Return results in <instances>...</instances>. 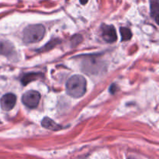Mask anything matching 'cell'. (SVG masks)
I'll use <instances>...</instances> for the list:
<instances>
[{
	"label": "cell",
	"mask_w": 159,
	"mask_h": 159,
	"mask_svg": "<svg viewBox=\"0 0 159 159\" xmlns=\"http://www.w3.org/2000/svg\"><path fill=\"white\" fill-rule=\"evenodd\" d=\"M45 27L41 24H34L26 26L23 33V40L25 43H37L43 39Z\"/></svg>",
	"instance_id": "cell-2"
},
{
	"label": "cell",
	"mask_w": 159,
	"mask_h": 159,
	"mask_svg": "<svg viewBox=\"0 0 159 159\" xmlns=\"http://www.w3.org/2000/svg\"><path fill=\"white\" fill-rule=\"evenodd\" d=\"M80 1V3L82 5H85L88 2V0H79Z\"/></svg>",
	"instance_id": "cell-13"
},
{
	"label": "cell",
	"mask_w": 159,
	"mask_h": 159,
	"mask_svg": "<svg viewBox=\"0 0 159 159\" xmlns=\"http://www.w3.org/2000/svg\"><path fill=\"white\" fill-rule=\"evenodd\" d=\"M101 31L102 38L107 43H113L117 40L116 30L112 25L102 24L101 26Z\"/></svg>",
	"instance_id": "cell-4"
},
{
	"label": "cell",
	"mask_w": 159,
	"mask_h": 159,
	"mask_svg": "<svg viewBox=\"0 0 159 159\" xmlns=\"http://www.w3.org/2000/svg\"><path fill=\"white\" fill-rule=\"evenodd\" d=\"M150 1L151 15L152 18L155 19L156 23H158V19L159 15V2L158 0H149Z\"/></svg>",
	"instance_id": "cell-8"
},
{
	"label": "cell",
	"mask_w": 159,
	"mask_h": 159,
	"mask_svg": "<svg viewBox=\"0 0 159 159\" xmlns=\"http://www.w3.org/2000/svg\"><path fill=\"white\" fill-rule=\"evenodd\" d=\"M14 50L13 45L9 42L0 41V54L2 55H9Z\"/></svg>",
	"instance_id": "cell-7"
},
{
	"label": "cell",
	"mask_w": 159,
	"mask_h": 159,
	"mask_svg": "<svg viewBox=\"0 0 159 159\" xmlns=\"http://www.w3.org/2000/svg\"><path fill=\"white\" fill-rule=\"evenodd\" d=\"M66 91L71 97H82L86 91V80L80 75L71 76L66 83Z\"/></svg>",
	"instance_id": "cell-1"
},
{
	"label": "cell",
	"mask_w": 159,
	"mask_h": 159,
	"mask_svg": "<svg viewBox=\"0 0 159 159\" xmlns=\"http://www.w3.org/2000/svg\"><path fill=\"white\" fill-rule=\"evenodd\" d=\"M42 127L44 128L48 129V130H54V131H57V130H60L62 128L60 125L54 122L53 120H51L49 117H44L43 120L41 121Z\"/></svg>",
	"instance_id": "cell-6"
},
{
	"label": "cell",
	"mask_w": 159,
	"mask_h": 159,
	"mask_svg": "<svg viewBox=\"0 0 159 159\" xmlns=\"http://www.w3.org/2000/svg\"><path fill=\"white\" fill-rule=\"evenodd\" d=\"M40 76L41 75L39 73H30V74H26L22 78V83L24 85H26L28 83L32 82V81L37 80Z\"/></svg>",
	"instance_id": "cell-9"
},
{
	"label": "cell",
	"mask_w": 159,
	"mask_h": 159,
	"mask_svg": "<svg viewBox=\"0 0 159 159\" xmlns=\"http://www.w3.org/2000/svg\"><path fill=\"white\" fill-rule=\"evenodd\" d=\"M120 32L121 34V40L122 41H126V40H129L131 39L132 33L130 30L128 29V28L120 27Z\"/></svg>",
	"instance_id": "cell-10"
},
{
	"label": "cell",
	"mask_w": 159,
	"mask_h": 159,
	"mask_svg": "<svg viewBox=\"0 0 159 159\" xmlns=\"http://www.w3.org/2000/svg\"><path fill=\"white\" fill-rule=\"evenodd\" d=\"M82 38L80 35H75L71 40L72 42V46H76L77 44H79L81 41H82Z\"/></svg>",
	"instance_id": "cell-11"
},
{
	"label": "cell",
	"mask_w": 159,
	"mask_h": 159,
	"mask_svg": "<svg viewBox=\"0 0 159 159\" xmlns=\"http://www.w3.org/2000/svg\"><path fill=\"white\" fill-rule=\"evenodd\" d=\"M40 99V95L38 92L30 90L24 94L22 96V102L26 107L29 108H35L37 107Z\"/></svg>",
	"instance_id": "cell-3"
},
{
	"label": "cell",
	"mask_w": 159,
	"mask_h": 159,
	"mask_svg": "<svg viewBox=\"0 0 159 159\" xmlns=\"http://www.w3.org/2000/svg\"><path fill=\"white\" fill-rule=\"evenodd\" d=\"M16 102V96L12 93L4 95L0 99L1 108L5 111H9L14 108Z\"/></svg>",
	"instance_id": "cell-5"
},
{
	"label": "cell",
	"mask_w": 159,
	"mask_h": 159,
	"mask_svg": "<svg viewBox=\"0 0 159 159\" xmlns=\"http://www.w3.org/2000/svg\"><path fill=\"white\" fill-rule=\"evenodd\" d=\"M116 85H111V87H110V93H116Z\"/></svg>",
	"instance_id": "cell-12"
}]
</instances>
